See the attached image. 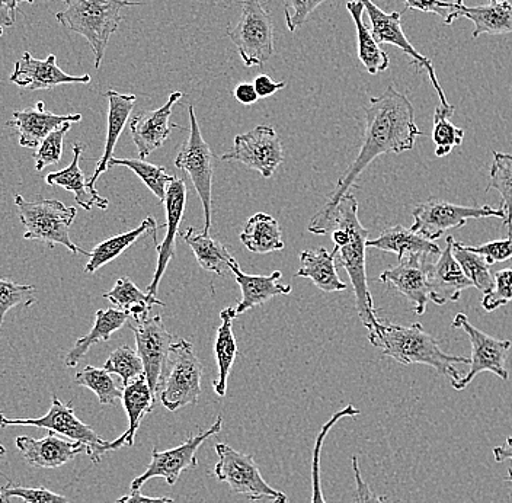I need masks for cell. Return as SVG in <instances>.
Wrapping results in <instances>:
<instances>
[{
  "label": "cell",
  "instance_id": "obj_1",
  "mask_svg": "<svg viewBox=\"0 0 512 503\" xmlns=\"http://www.w3.org/2000/svg\"><path fill=\"white\" fill-rule=\"evenodd\" d=\"M419 136H422V131L416 126L414 105L405 95L389 86L382 95L371 98L366 110V131L360 153L339 178L328 203L310 220L309 232L328 235L336 205L350 192L368 165L379 156L399 155L414 149Z\"/></svg>",
  "mask_w": 512,
  "mask_h": 503
},
{
  "label": "cell",
  "instance_id": "obj_2",
  "mask_svg": "<svg viewBox=\"0 0 512 503\" xmlns=\"http://www.w3.org/2000/svg\"><path fill=\"white\" fill-rule=\"evenodd\" d=\"M332 239L335 243L336 264L341 265L350 277L355 294L358 316L366 326L368 336L382 325L377 316L373 296L368 288L366 251L368 230L358 219V201L348 192L341 198L332 217Z\"/></svg>",
  "mask_w": 512,
  "mask_h": 503
},
{
  "label": "cell",
  "instance_id": "obj_3",
  "mask_svg": "<svg viewBox=\"0 0 512 503\" xmlns=\"http://www.w3.org/2000/svg\"><path fill=\"white\" fill-rule=\"evenodd\" d=\"M368 341L376 348H382L386 357L393 358L402 365L422 364L434 368L441 376L450 378L451 383L460 380L457 364H470V358L450 355L440 348L437 339L425 332L421 323L400 326L384 323Z\"/></svg>",
  "mask_w": 512,
  "mask_h": 503
},
{
  "label": "cell",
  "instance_id": "obj_4",
  "mask_svg": "<svg viewBox=\"0 0 512 503\" xmlns=\"http://www.w3.org/2000/svg\"><path fill=\"white\" fill-rule=\"evenodd\" d=\"M66 9L57 12L56 19L66 30L86 38L95 56V67H101L108 43L120 27L121 11L142 3L130 0H64Z\"/></svg>",
  "mask_w": 512,
  "mask_h": 503
},
{
  "label": "cell",
  "instance_id": "obj_5",
  "mask_svg": "<svg viewBox=\"0 0 512 503\" xmlns=\"http://www.w3.org/2000/svg\"><path fill=\"white\" fill-rule=\"evenodd\" d=\"M15 205L18 208L19 220L24 224L25 240H38L54 245H63L72 253H82L89 256L91 252L83 251L70 239L69 230L76 219V208L67 207L59 200L27 201L22 195H15Z\"/></svg>",
  "mask_w": 512,
  "mask_h": 503
},
{
  "label": "cell",
  "instance_id": "obj_6",
  "mask_svg": "<svg viewBox=\"0 0 512 503\" xmlns=\"http://www.w3.org/2000/svg\"><path fill=\"white\" fill-rule=\"evenodd\" d=\"M166 370L159 389L162 405L171 412L197 405L204 368L191 342L181 339L172 345Z\"/></svg>",
  "mask_w": 512,
  "mask_h": 503
},
{
  "label": "cell",
  "instance_id": "obj_7",
  "mask_svg": "<svg viewBox=\"0 0 512 503\" xmlns=\"http://www.w3.org/2000/svg\"><path fill=\"white\" fill-rule=\"evenodd\" d=\"M216 453L219 461L214 466V476L227 483L233 492L251 501L267 499L271 503H288L286 493L265 482L254 456L239 453L227 444H217Z\"/></svg>",
  "mask_w": 512,
  "mask_h": 503
},
{
  "label": "cell",
  "instance_id": "obj_8",
  "mask_svg": "<svg viewBox=\"0 0 512 503\" xmlns=\"http://www.w3.org/2000/svg\"><path fill=\"white\" fill-rule=\"evenodd\" d=\"M190 111V136L182 143L181 150L175 159V166L179 171L190 176L192 185L200 197L204 208V232L210 233L211 219H213V175L216 156L211 152L210 146L203 139L194 107Z\"/></svg>",
  "mask_w": 512,
  "mask_h": 503
},
{
  "label": "cell",
  "instance_id": "obj_9",
  "mask_svg": "<svg viewBox=\"0 0 512 503\" xmlns=\"http://www.w3.org/2000/svg\"><path fill=\"white\" fill-rule=\"evenodd\" d=\"M227 35L246 67L262 66L274 56V24L261 0H242L238 25Z\"/></svg>",
  "mask_w": 512,
  "mask_h": 503
},
{
  "label": "cell",
  "instance_id": "obj_10",
  "mask_svg": "<svg viewBox=\"0 0 512 503\" xmlns=\"http://www.w3.org/2000/svg\"><path fill=\"white\" fill-rule=\"evenodd\" d=\"M15 425L47 429V431L54 432V434L70 438L72 441L82 442L86 447V453L95 464L101 461L104 454H107L105 453V445L108 441H105L101 435L96 434L91 426L80 421L76 416L72 402L64 403L56 394L53 396L50 410L43 418L12 419L6 418L3 413H0V428Z\"/></svg>",
  "mask_w": 512,
  "mask_h": 503
},
{
  "label": "cell",
  "instance_id": "obj_11",
  "mask_svg": "<svg viewBox=\"0 0 512 503\" xmlns=\"http://www.w3.org/2000/svg\"><path fill=\"white\" fill-rule=\"evenodd\" d=\"M451 326L466 332L470 345H472L469 371L459 381L451 383L454 390L462 392L480 373H492L501 378V380H508L510 378V373L507 370L508 352L512 348L510 341L496 339L494 336L475 328L470 323L469 317L464 315V313H459V315L454 317Z\"/></svg>",
  "mask_w": 512,
  "mask_h": 503
},
{
  "label": "cell",
  "instance_id": "obj_12",
  "mask_svg": "<svg viewBox=\"0 0 512 503\" xmlns=\"http://www.w3.org/2000/svg\"><path fill=\"white\" fill-rule=\"evenodd\" d=\"M414 224L412 232L418 233L431 242L440 239L443 233L450 229H460L469 220L473 219H502L505 213L502 208L480 205V207H466L447 203L444 200H428L418 204L414 210Z\"/></svg>",
  "mask_w": 512,
  "mask_h": 503
},
{
  "label": "cell",
  "instance_id": "obj_13",
  "mask_svg": "<svg viewBox=\"0 0 512 503\" xmlns=\"http://www.w3.org/2000/svg\"><path fill=\"white\" fill-rule=\"evenodd\" d=\"M223 418L219 416L217 421L214 422L210 428L206 431H200V434L191 435L184 444L178 445V447L172 448L168 451H159L158 448H153L152 461H150L149 467L142 476L136 477L131 482V490H140L146 482L155 477H162L166 480L169 486L176 485L179 477L184 472H190L198 466L197 453L200 450L201 445L208 440V438L214 437L222 431Z\"/></svg>",
  "mask_w": 512,
  "mask_h": 503
},
{
  "label": "cell",
  "instance_id": "obj_14",
  "mask_svg": "<svg viewBox=\"0 0 512 503\" xmlns=\"http://www.w3.org/2000/svg\"><path fill=\"white\" fill-rule=\"evenodd\" d=\"M224 162H239L270 179L283 163L284 150L280 137L271 126H258L236 136L230 152L222 156Z\"/></svg>",
  "mask_w": 512,
  "mask_h": 503
},
{
  "label": "cell",
  "instance_id": "obj_15",
  "mask_svg": "<svg viewBox=\"0 0 512 503\" xmlns=\"http://www.w3.org/2000/svg\"><path fill=\"white\" fill-rule=\"evenodd\" d=\"M130 329L134 332L137 352L143 360L144 376L153 394L158 397L160 383L168 365L169 352L174 345V335L165 328L160 316L133 320Z\"/></svg>",
  "mask_w": 512,
  "mask_h": 503
},
{
  "label": "cell",
  "instance_id": "obj_16",
  "mask_svg": "<svg viewBox=\"0 0 512 503\" xmlns=\"http://www.w3.org/2000/svg\"><path fill=\"white\" fill-rule=\"evenodd\" d=\"M361 3H363L364 8H366L368 18H370L371 22V34L374 35L377 43L390 44V46L398 47L403 53L412 57V64H414V66L419 67V69L427 70L432 86H434L435 92H437L438 98H440V105H443V107H451L450 102L447 101L446 94H444L443 88H441L440 82H438L437 75H435L431 59L418 53L415 47L409 43L408 38H406L405 31H403L402 28V14H400V12L386 14L373 0H361Z\"/></svg>",
  "mask_w": 512,
  "mask_h": 503
},
{
  "label": "cell",
  "instance_id": "obj_17",
  "mask_svg": "<svg viewBox=\"0 0 512 503\" xmlns=\"http://www.w3.org/2000/svg\"><path fill=\"white\" fill-rule=\"evenodd\" d=\"M434 256L414 255L399 261L398 267L387 269L379 280L395 288L405 299L411 301L415 315L422 316L431 301L428 269Z\"/></svg>",
  "mask_w": 512,
  "mask_h": 503
},
{
  "label": "cell",
  "instance_id": "obj_18",
  "mask_svg": "<svg viewBox=\"0 0 512 503\" xmlns=\"http://www.w3.org/2000/svg\"><path fill=\"white\" fill-rule=\"evenodd\" d=\"M188 189L184 179H175L169 185L166 192L165 203L166 224L162 226L166 229L165 239L158 243V264H156L155 275H153L152 284H150L147 294L152 297H158V288L166 268H168L171 259H174L176 251V236H181L179 226L184 220L185 205H187Z\"/></svg>",
  "mask_w": 512,
  "mask_h": 503
},
{
  "label": "cell",
  "instance_id": "obj_19",
  "mask_svg": "<svg viewBox=\"0 0 512 503\" xmlns=\"http://www.w3.org/2000/svg\"><path fill=\"white\" fill-rule=\"evenodd\" d=\"M182 92L176 91L169 95L168 101L158 110L140 112L130 121L131 137L139 150L140 159H146L171 136L172 128H179L171 124L172 111L181 99Z\"/></svg>",
  "mask_w": 512,
  "mask_h": 503
},
{
  "label": "cell",
  "instance_id": "obj_20",
  "mask_svg": "<svg viewBox=\"0 0 512 503\" xmlns=\"http://www.w3.org/2000/svg\"><path fill=\"white\" fill-rule=\"evenodd\" d=\"M11 82L28 91H46L59 85H69V83L91 82V76H72L63 72L57 66L56 54H48L46 60H38L32 57L31 53L22 54L21 59L15 63L14 72L11 75Z\"/></svg>",
  "mask_w": 512,
  "mask_h": 503
},
{
  "label": "cell",
  "instance_id": "obj_21",
  "mask_svg": "<svg viewBox=\"0 0 512 503\" xmlns=\"http://www.w3.org/2000/svg\"><path fill=\"white\" fill-rule=\"evenodd\" d=\"M453 242V237L448 236L446 248L431 262L428 269L431 301L438 306H444L448 301H459L463 291L473 287L454 258Z\"/></svg>",
  "mask_w": 512,
  "mask_h": 503
},
{
  "label": "cell",
  "instance_id": "obj_22",
  "mask_svg": "<svg viewBox=\"0 0 512 503\" xmlns=\"http://www.w3.org/2000/svg\"><path fill=\"white\" fill-rule=\"evenodd\" d=\"M79 121H82L80 114L56 115L46 110V104L43 101H38L34 107L15 111L8 126L18 130L19 144L22 147L35 149L57 128L67 123H79Z\"/></svg>",
  "mask_w": 512,
  "mask_h": 503
},
{
  "label": "cell",
  "instance_id": "obj_23",
  "mask_svg": "<svg viewBox=\"0 0 512 503\" xmlns=\"http://www.w3.org/2000/svg\"><path fill=\"white\" fill-rule=\"evenodd\" d=\"M16 447L21 451L25 461L38 469H57L86 451L82 442L64 441L54 432H50L43 440H34L22 435L16 438Z\"/></svg>",
  "mask_w": 512,
  "mask_h": 503
},
{
  "label": "cell",
  "instance_id": "obj_24",
  "mask_svg": "<svg viewBox=\"0 0 512 503\" xmlns=\"http://www.w3.org/2000/svg\"><path fill=\"white\" fill-rule=\"evenodd\" d=\"M121 400H123V406L128 415V424L130 425H128L127 431L120 438L107 442L105 453L120 450L124 445L133 447L144 416L152 412L153 406H155L156 396L153 394L152 389H150L146 376L143 374V376L137 377L136 380L124 386L123 399Z\"/></svg>",
  "mask_w": 512,
  "mask_h": 503
},
{
  "label": "cell",
  "instance_id": "obj_25",
  "mask_svg": "<svg viewBox=\"0 0 512 503\" xmlns=\"http://www.w3.org/2000/svg\"><path fill=\"white\" fill-rule=\"evenodd\" d=\"M230 271L235 275L236 283L242 290V300L235 307L236 315H243L256 306H262L271 299L283 294H290V285L280 284L281 271H274L271 275H248L240 269L238 261L233 262Z\"/></svg>",
  "mask_w": 512,
  "mask_h": 503
},
{
  "label": "cell",
  "instance_id": "obj_26",
  "mask_svg": "<svg viewBox=\"0 0 512 503\" xmlns=\"http://www.w3.org/2000/svg\"><path fill=\"white\" fill-rule=\"evenodd\" d=\"M82 144L73 146V160L66 169L59 172L48 173L46 182L50 187H62L66 191L75 195V200L83 210L91 211L92 207L107 210L110 201L101 197L96 189H92L89 185V179H86L85 173L80 169L79 162L82 158Z\"/></svg>",
  "mask_w": 512,
  "mask_h": 503
},
{
  "label": "cell",
  "instance_id": "obj_27",
  "mask_svg": "<svg viewBox=\"0 0 512 503\" xmlns=\"http://www.w3.org/2000/svg\"><path fill=\"white\" fill-rule=\"evenodd\" d=\"M105 98L108 99L107 142H105L104 155L98 160L94 175L89 178V185L92 189H96L95 184L99 176L110 169L108 165L114 158L115 146H117L118 139H120L137 101L136 95L120 94L114 89L105 92Z\"/></svg>",
  "mask_w": 512,
  "mask_h": 503
},
{
  "label": "cell",
  "instance_id": "obj_28",
  "mask_svg": "<svg viewBox=\"0 0 512 503\" xmlns=\"http://www.w3.org/2000/svg\"><path fill=\"white\" fill-rule=\"evenodd\" d=\"M367 248L395 253L399 261L408 258V256H438L441 253L440 246L437 243L431 242V240H427L403 226H393L383 230L382 235L376 237V239L367 240Z\"/></svg>",
  "mask_w": 512,
  "mask_h": 503
},
{
  "label": "cell",
  "instance_id": "obj_29",
  "mask_svg": "<svg viewBox=\"0 0 512 503\" xmlns=\"http://www.w3.org/2000/svg\"><path fill=\"white\" fill-rule=\"evenodd\" d=\"M130 320V315L118 309H105L98 310L95 316L94 328L83 336V338L76 341L75 346L70 349L67 357L64 358V364L66 367L73 368L82 361V358L88 354L89 349L92 346L98 344V342H108L111 336L115 332L120 331L124 325Z\"/></svg>",
  "mask_w": 512,
  "mask_h": 503
},
{
  "label": "cell",
  "instance_id": "obj_30",
  "mask_svg": "<svg viewBox=\"0 0 512 503\" xmlns=\"http://www.w3.org/2000/svg\"><path fill=\"white\" fill-rule=\"evenodd\" d=\"M181 237H184L185 242L194 252L198 265L219 277L230 271V267L236 261L220 240L213 239L210 233L204 230L198 232L195 227H188L185 232H181Z\"/></svg>",
  "mask_w": 512,
  "mask_h": 503
},
{
  "label": "cell",
  "instance_id": "obj_31",
  "mask_svg": "<svg viewBox=\"0 0 512 503\" xmlns=\"http://www.w3.org/2000/svg\"><path fill=\"white\" fill-rule=\"evenodd\" d=\"M302 268L297 271V277L310 278L319 290L325 293L347 290V284L341 281L336 272V258L334 252L325 248L310 249L300 253Z\"/></svg>",
  "mask_w": 512,
  "mask_h": 503
},
{
  "label": "cell",
  "instance_id": "obj_32",
  "mask_svg": "<svg viewBox=\"0 0 512 503\" xmlns=\"http://www.w3.org/2000/svg\"><path fill=\"white\" fill-rule=\"evenodd\" d=\"M156 233H158V224H156L153 217H147L137 229L104 240V242L99 243V245L92 249L91 255H89V262L85 267L86 274H94L99 268L110 264L118 256L123 255L127 249H130L140 237L150 235L153 237V240H156Z\"/></svg>",
  "mask_w": 512,
  "mask_h": 503
},
{
  "label": "cell",
  "instance_id": "obj_33",
  "mask_svg": "<svg viewBox=\"0 0 512 503\" xmlns=\"http://www.w3.org/2000/svg\"><path fill=\"white\" fill-rule=\"evenodd\" d=\"M467 18L475 24L473 38L482 34L502 35L512 32V3L508 0H489L488 5L466 6L460 11V18Z\"/></svg>",
  "mask_w": 512,
  "mask_h": 503
},
{
  "label": "cell",
  "instance_id": "obj_34",
  "mask_svg": "<svg viewBox=\"0 0 512 503\" xmlns=\"http://www.w3.org/2000/svg\"><path fill=\"white\" fill-rule=\"evenodd\" d=\"M347 11L350 12L352 21L357 30L358 59L366 67L370 75H377L389 69V56L386 51L377 43L371 30H368L363 21V14L366 11L361 0H351L347 3Z\"/></svg>",
  "mask_w": 512,
  "mask_h": 503
},
{
  "label": "cell",
  "instance_id": "obj_35",
  "mask_svg": "<svg viewBox=\"0 0 512 503\" xmlns=\"http://www.w3.org/2000/svg\"><path fill=\"white\" fill-rule=\"evenodd\" d=\"M235 309H223L220 313L222 325L217 329L216 342H214V355H216L217 367H219V380L214 381V392L217 396H226L227 380L230 371L238 357V344L233 335V320L236 319Z\"/></svg>",
  "mask_w": 512,
  "mask_h": 503
},
{
  "label": "cell",
  "instance_id": "obj_36",
  "mask_svg": "<svg viewBox=\"0 0 512 503\" xmlns=\"http://www.w3.org/2000/svg\"><path fill=\"white\" fill-rule=\"evenodd\" d=\"M240 240L251 252L271 253L286 248L278 221L270 214L256 213L246 221Z\"/></svg>",
  "mask_w": 512,
  "mask_h": 503
},
{
  "label": "cell",
  "instance_id": "obj_37",
  "mask_svg": "<svg viewBox=\"0 0 512 503\" xmlns=\"http://www.w3.org/2000/svg\"><path fill=\"white\" fill-rule=\"evenodd\" d=\"M104 299L111 301L115 309L123 310L130 315V319L142 320L149 317L153 306H165L158 297L143 293L130 278L123 277L117 280L111 291L104 294Z\"/></svg>",
  "mask_w": 512,
  "mask_h": 503
},
{
  "label": "cell",
  "instance_id": "obj_38",
  "mask_svg": "<svg viewBox=\"0 0 512 503\" xmlns=\"http://www.w3.org/2000/svg\"><path fill=\"white\" fill-rule=\"evenodd\" d=\"M453 255L462 267L467 280L473 284V288H478L480 293L486 294L494 288V274H492L491 265L488 259L480 253L469 251L463 243L453 242Z\"/></svg>",
  "mask_w": 512,
  "mask_h": 503
},
{
  "label": "cell",
  "instance_id": "obj_39",
  "mask_svg": "<svg viewBox=\"0 0 512 503\" xmlns=\"http://www.w3.org/2000/svg\"><path fill=\"white\" fill-rule=\"evenodd\" d=\"M499 192L502 198V210L505 213L504 224L508 227V236H512V155L494 152L489 184L486 192Z\"/></svg>",
  "mask_w": 512,
  "mask_h": 503
},
{
  "label": "cell",
  "instance_id": "obj_40",
  "mask_svg": "<svg viewBox=\"0 0 512 503\" xmlns=\"http://www.w3.org/2000/svg\"><path fill=\"white\" fill-rule=\"evenodd\" d=\"M112 166H124L130 169L142 179L144 185L155 194L160 201H165L166 192H168L169 185L175 181V176L168 175L163 166L152 165L143 159H117L112 158L108 168Z\"/></svg>",
  "mask_w": 512,
  "mask_h": 503
},
{
  "label": "cell",
  "instance_id": "obj_41",
  "mask_svg": "<svg viewBox=\"0 0 512 503\" xmlns=\"http://www.w3.org/2000/svg\"><path fill=\"white\" fill-rule=\"evenodd\" d=\"M454 107H437L434 112V127H432V142L435 143V156L444 158L453 152L454 147L462 146L464 140L463 128L454 126L450 118L453 117Z\"/></svg>",
  "mask_w": 512,
  "mask_h": 503
},
{
  "label": "cell",
  "instance_id": "obj_42",
  "mask_svg": "<svg viewBox=\"0 0 512 503\" xmlns=\"http://www.w3.org/2000/svg\"><path fill=\"white\" fill-rule=\"evenodd\" d=\"M75 383L92 390L98 396L101 405H114L118 399H123V390L115 384L105 368L88 365L76 374Z\"/></svg>",
  "mask_w": 512,
  "mask_h": 503
},
{
  "label": "cell",
  "instance_id": "obj_43",
  "mask_svg": "<svg viewBox=\"0 0 512 503\" xmlns=\"http://www.w3.org/2000/svg\"><path fill=\"white\" fill-rule=\"evenodd\" d=\"M360 415V410L354 408L352 405H348L347 408L339 410V412L334 413L331 419L326 422L325 425L320 428L318 437H316L315 447H313V461H312V483H313V492H312V503H328L325 501V496H323L322 492V482H320V456H322V448L323 444H325L326 437H328L329 431L342 418H354V416Z\"/></svg>",
  "mask_w": 512,
  "mask_h": 503
},
{
  "label": "cell",
  "instance_id": "obj_44",
  "mask_svg": "<svg viewBox=\"0 0 512 503\" xmlns=\"http://www.w3.org/2000/svg\"><path fill=\"white\" fill-rule=\"evenodd\" d=\"M104 368L108 373L120 376L124 386L144 374L142 357L128 345L118 346L115 351H112Z\"/></svg>",
  "mask_w": 512,
  "mask_h": 503
},
{
  "label": "cell",
  "instance_id": "obj_45",
  "mask_svg": "<svg viewBox=\"0 0 512 503\" xmlns=\"http://www.w3.org/2000/svg\"><path fill=\"white\" fill-rule=\"evenodd\" d=\"M34 285L16 284L14 281L0 278V326L5 322L6 313L14 307H31L35 304Z\"/></svg>",
  "mask_w": 512,
  "mask_h": 503
},
{
  "label": "cell",
  "instance_id": "obj_46",
  "mask_svg": "<svg viewBox=\"0 0 512 503\" xmlns=\"http://www.w3.org/2000/svg\"><path fill=\"white\" fill-rule=\"evenodd\" d=\"M70 127H72V123H67L63 127L57 128L37 147L34 155H32V159L35 160V169L38 172L43 171L46 166L57 165L60 162L63 155L64 136H66Z\"/></svg>",
  "mask_w": 512,
  "mask_h": 503
},
{
  "label": "cell",
  "instance_id": "obj_47",
  "mask_svg": "<svg viewBox=\"0 0 512 503\" xmlns=\"http://www.w3.org/2000/svg\"><path fill=\"white\" fill-rule=\"evenodd\" d=\"M12 498H19L27 503H70L64 496L46 488H25L11 482L0 486V503H11Z\"/></svg>",
  "mask_w": 512,
  "mask_h": 503
},
{
  "label": "cell",
  "instance_id": "obj_48",
  "mask_svg": "<svg viewBox=\"0 0 512 503\" xmlns=\"http://www.w3.org/2000/svg\"><path fill=\"white\" fill-rule=\"evenodd\" d=\"M512 303V268L501 269L494 274V288L483 294L482 307L486 313Z\"/></svg>",
  "mask_w": 512,
  "mask_h": 503
},
{
  "label": "cell",
  "instance_id": "obj_49",
  "mask_svg": "<svg viewBox=\"0 0 512 503\" xmlns=\"http://www.w3.org/2000/svg\"><path fill=\"white\" fill-rule=\"evenodd\" d=\"M463 6L464 0H405L406 9L441 16L446 25L460 18Z\"/></svg>",
  "mask_w": 512,
  "mask_h": 503
},
{
  "label": "cell",
  "instance_id": "obj_50",
  "mask_svg": "<svg viewBox=\"0 0 512 503\" xmlns=\"http://www.w3.org/2000/svg\"><path fill=\"white\" fill-rule=\"evenodd\" d=\"M323 2L328 0H283L288 31L299 30Z\"/></svg>",
  "mask_w": 512,
  "mask_h": 503
},
{
  "label": "cell",
  "instance_id": "obj_51",
  "mask_svg": "<svg viewBox=\"0 0 512 503\" xmlns=\"http://www.w3.org/2000/svg\"><path fill=\"white\" fill-rule=\"evenodd\" d=\"M469 251L480 253L488 259L489 265L507 262L512 259V236L507 239L494 240L479 246H466Z\"/></svg>",
  "mask_w": 512,
  "mask_h": 503
},
{
  "label": "cell",
  "instance_id": "obj_52",
  "mask_svg": "<svg viewBox=\"0 0 512 503\" xmlns=\"http://www.w3.org/2000/svg\"><path fill=\"white\" fill-rule=\"evenodd\" d=\"M352 472H354L355 485V498L354 503H386V498L383 496L376 495L371 490L370 486L367 485L366 480L361 476L360 463H358V457L352 456Z\"/></svg>",
  "mask_w": 512,
  "mask_h": 503
},
{
  "label": "cell",
  "instance_id": "obj_53",
  "mask_svg": "<svg viewBox=\"0 0 512 503\" xmlns=\"http://www.w3.org/2000/svg\"><path fill=\"white\" fill-rule=\"evenodd\" d=\"M21 3H34V0H0V27H12L16 21V11Z\"/></svg>",
  "mask_w": 512,
  "mask_h": 503
},
{
  "label": "cell",
  "instance_id": "obj_54",
  "mask_svg": "<svg viewBox=\"0 0 512 503\" xmlns=\"http://www.w3.org/2000/svg\"><path fill=\"white\" fill-rule=\"evenodd\" d=\"M254 86L256 89V94H258L259 98H270V96L274 95L275 92L281 91V89L286 88V82H274L267 75H259L258 78L255 79Z\"/></svg>",
  "mask_w": 512,
  "mask_h": 503
},
{
  "label": "cell",
  "instance_id": "obj_55",
  "mask_svg": "<svg viewBox=\"0 0 512 503\" xmlns=\"http://www.w3.org/2000/svg\"><path fill=\"white\" fill-rule=\"evenodd\" d=\"M236 101L243 105H252L258 102L255 86L252 83H240L235 89Z\"/></svg>",
  "mask_w": 512,
  "mask_h": 503
},
{
  "label": "cell",
  "instance_id": "obj_56",
  "mask_svg": "<svg viewBox=\"0 0 512 503\" xmlns=\"http://www.w3.org/2000/svg\"><path fill=\"white\" fill-rule=\"evenodd\" d=\"M496 463H504V461L511 460V467L508 470L507 482L512 483V435L507 438L504 445H499L492 450Z\"/></svg>",
  "mask_w": 512,
  "mask_h": 503
},
{
  "label": "cell",
  "instance_id": "obj_57",
  "mask_svg": "<svg viewBox=\"0 0 512 503\" xmlns=\"http://www.w3.org/2000/svg\"><path fill=\"white\" fill-rule=\"evenodd\" d=\"M115 503H174V501L171 498H150V496H144L140 490H131V493Z\"/></svg>",
  "mask_w": 512,
  "mask_h": 503
},
{
  "label": "cell",
  "instance_id": "obj_58",
  "mask_svg": "<svg viewBox=\"0 0 512 503\" xmlns=\"http://www.w3.org/2000/svg\"><path fill=\"white\" fill-rule=\"evenodd\" d=\"M6 457V448L3 447L2 444H0V463H2L3 460H5Z\"/></svg>",
  "mask_w": 512,
  "mask_h": 503
},
{
  "label": "cell",
  "instance_id": "obj_59",
  "mask_svg": "<svg viewBox=\"0 0 512 503\" xmlns=\"http://www.w3.org/2000/svg\"><path fill=\"white\" fill-rule=\"evenodd\" d=\"M3 34V27H0V37H2Z\"/></svg>",
  "mask_w": 512,
  "mask_h": 503
}]
</instances>
